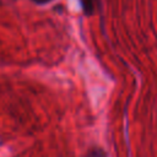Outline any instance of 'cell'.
I'll use <instances>...</instances> for the list:
<instances>
[{
  "label": "cell",
  "mask_w": 157,
  "mask_h": 157,
  "mask_svg": "<svg viewBox=\"0 0 157 157\" xmlns=\"http://www.w3.org/2000/svg\"><path fill=\"white\" fill-rule=\"evenodd\" d=\"M86 157H105V155H104V152L101 148L94 147V148H91L88 151V153H87Z\"/></svg>",
  "instance_id": "7a4b0ae2"
},
{
  "label": "cell",
  "mask_w": 157,
  "mask_h": 157,
  "mask_svg": "<svg viewBox=\"0 0 157 157\" xmlns=\"http://www.w3.org/2000/svg\"><path fill=\"white\" fill-rule=\"evenodd\" d=\"M32 1H34L36 4L43 5V4H47V2H49V1H52V0H32Z\"/></svg>",
  "instance_id": "3957f363"
},
{
  "label": "cell",
  "mask_w": 157,
  "mask_h": 157,
  "mask_svg": "<svg viewBox=\"0 0 157 157\" xmlns=\"http://www.w3.org/2000/svg\"><path fill=\"white\" fill-rule=\"evenodd\" d=\"M80 1H81L83 12L87 16H91L94 12L96 6H97V2H98V0H80Z\"/></svg>",
  "instance_id": "6da1fadb"
}]
</instances>
